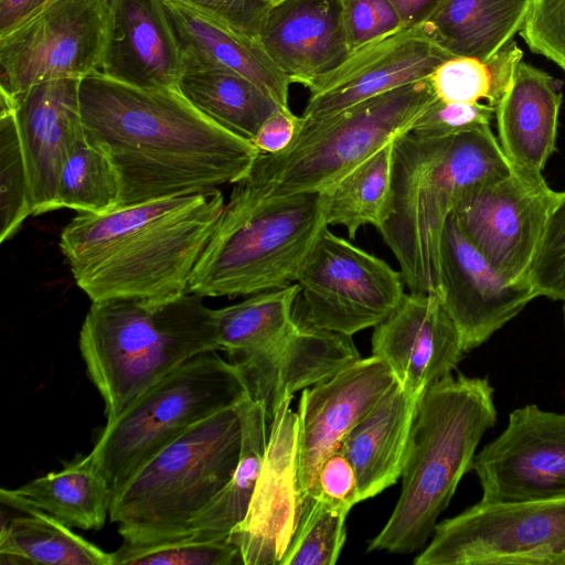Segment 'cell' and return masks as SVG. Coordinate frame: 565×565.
<instances>
[{
	"instance_id": "cell-1",
	"label": "cell",
	"mask_w": 565,
	"mask_h": 565,
	"mask_svg": "<svg viewBox=\"0 0 565 565\" xmlns=\"http://www.w3.org/2000/svg\"><path fill=\"white\" fill-rule=\"evenodd\" d=\"M79 99L86 140L117 171L118 207L236 183L260 153L179 87H139L97 71L81 79Z\"/></svg>"
},
{
	"instance_id": "cell-2",
	"label": "cell",
	"mask_w": 565,
	"mask_h": 565,
	"mask_svg": "<svg viewBox=\"0 0 565 565\" xmlns=\"http://www.w3.org/2000/svg\"><path fill=\"white\" fill-rule=\"evenodd\" d=\"M224 204L212 188L78 213L63 228L60 248L92 301L182 295Z\"/></svg>"
},
{
	"instance_id": "cell-3",
	"label": "cell",
	"mask_w": 565,
	"mask_h": 565,
	"mask_svg": "<svg viewBox=\"0 0 565 565\" xmlns=\"http://www.w3.org/2000/svg\"><path fill=\"white\" fill-rule=\"evenodd\" d=\"M512 171L490 125L446 137L394 139L388 211L377 230L414 292H439L445 223L467 190Z\"/></svg>"
},
{
	"instance_id": "cell-4",
	"label": "cell",
	"mask_w": 565,
	"mask_h": 565,
	"mask_svg": "<svg viewBox=\"0 0 565 565\" xmlns=\"http://www.w3.org/2000/svg\"><path fill=\"white\" fill-rule=\"evenodd\" d=\"M494 390L487 377L449 374L419 396L404 456L402 491L367 551L407 554L433 535L477 447L497 423Z\"/></svg>"
},
{
	"instance_id": "cell-5",
	"label": "cell",
	"mask_w": 565,
	"mask_h": 565,
	"mask_svg": "<svg viewBox=\"0 0 565 565\" xmlns=\"http://www.w3.org/2000/svg\"><path fill=\"white\" fill-rule=\"evenodd\" d=\"M79 350L110 422L185 361L220 350L215 310L192 292L92 301Z\"/></svg>"
},
{
	"instance_id": "cell-6",
	"label": "cell",
	"mask_w": 565,
	"mask_h": 565,
	"mask_svg": "<svg viewBox=\"0 0 565 565\" xmlns=\"http://www.w3.org/2000/svg\"><path fill=\"white\" fill-rule=\"evenodd\" d=\"M326 227L323 192L259 198L234 184L188 292L234 297L289 286Z\"/></svg>"
},
{
	"instance_id": "cell-7",
	"label": "cell",
	"mask_w": 565,
	"mask_h": 565,
	"mask_svg": "<svg viewBox=\"0 0 565 565\" xmlns=\"http://www.w3.org/2000/svg\"><path fill=\"white\" fill-rule=\"evenodd\" d=\"M429 78L382 93L326 119L300 122L290 145L260 152L237 181L259 198L324 192L397 136L436 99Z\"/></svg>"
},
{
	"instance_id": "cell-8",
	"label": "cell",
	"mask_w": 565,
	"mask_h": 565,
	"mask_svg": "<svg viewBox=\"0 0 565 565\" xmlns=\"http://www.w3.org/2000/svg\"><path fill=\"white\" fill-rule=\"evenodd\" d=\"M237 404L190 428L147 461L113 497L109 520L124 541L180 539L230 481L241 456Z\"/></svg>"
},
{
	"instance_id": "cell-9",
	"label": "cell",
	"mask_w": 565,
	"mask_h": 565,
	"mask_svg": "<svg viewBox=\"0 0 565 565\" xmlns=\"http://www.w3.org/2000/svg\"><path fill=\"white\" fill-rule=\"evenodd\" d=\"M247 396L236 367L216 351L202 352L171 371L107 422L92 450L113 497L164 447Z\"/></svg>"
},
{
	"instance_id": "cell-10",
	"label": "cell",
	"mask_w": 565,
	"mask_h": 565,
	"mask_svg": "<svg viewBox=\"0 0 565 565\" xmlns=\"http://www.w3.org/2000/svg\"><path fill=\"white\" fill-rule=\"evenodd\" d=\"M431 536L415 565H565V497L479 501Z\"/></svg>"
},
{
	"instance_id": "cell-11",
	"label": "cell",
	"mask_w": 565,
	"mask_h": 565,
	"mask_svg": "<svg viewBox=\"0 0 565 565\" xmlns=\"http://www.w3.org/2000/svg\"><path fill=\"white\" fill-rule=\"evenodd\" d=\"M294 320L352 337L382 322L399 303L404 279L383 259L326 227L302 263Z\"/></svg>"
},
{
	"instance_id": "cell-12",
	"label": "cell",
	"mask_w": 565,
	"mask_h": 565,
	"mask_svg": "<svg viewBox=\"0 0 565 565\" xmlns=\"http://www.w3.org/2000/svg\"><path fill=\"white\" fill-rule=\"evenodd\" d=\"M106 29L107 0H55L0 38L1 93L99 71Z\"/></svg>"
},
{
	"instance_id": "cell-13",
	"label": "cell",
	"mask_w": 565,
	"mask_h": 565,
	"mask_svg": "<svg viewBox=\"0 0 565 565\" xmlns=\"http://www.w3.org/2000/svg\"><path fill=\"white\" fill-rule=\"evenodd\" d=\"M556 191L513 170L467 190L451 216L466 238L509 284L530 285Z\"/></svg>"
},
{
	"instance_id": "cell-14",
	"label": "cell",
	"mask_w": 565,
	"mask_h": 565,
	"mask_svg": "<svg viewBox=\"0 0 565 565\" xmlns=\"http://www.w3.org/2000/svg\"><path fill=\"white\" fill-rule=\"evenodd\" d=\"M471 470L489 503L565 497V413L527 404L476 454Z\"/></svg>"
},
{
	"instance_id": "cell-15",
	"label": "cell",
	"mask_w": 565,
	"mask_h": 565,
	"mask_svg": "<svg viewBox=\"0 0 565 565\" xmlns=\"http://www.w3.org/2000/svg\"><path fill=\"white\" fill-rule=\"evenodd\" d=\"M449 53L420 24L409 25L352 51L305 87L310 96L300 116L316 121L391 89L427 79Z\"/></svg>"
},
{
	"instance_id": "cell-16",
	"label": "cell",
	"mask_w": 565,
	"mask_h": 565,
	"mask_svg": "<svg viewBox=\"0 0 565 565\" xmlns=\"http://www.w3.org/2000/svg\"><path fill=\"white\" fill-rule=\"evenodd\" d=\"M395 381L385 362L371 355L302 390L296 443V481L301 508L317 494L322 462Z\"/></svg>"
},
{
	"instance_id": "cell-17",
	"label": "cell",
	"mask_w": 565,
	"mask_h": 565,
	"mask_svg": "<svg viewBox=\"0 0 565 565\" xmlns=\"http://www.w3.org/2000/svg\"><path fill=\"white\" fill-rule=\"evenodd\" d=\"M285 399L269 422L268 440L245 518L227 540L244 565H280L301 513L296 481L298 416Z\"/></svg>"
},
{
	"instance_id": "cell-18",
	"label": "cell",
	"mask_w": 565,
	"mask_h": 565,
	"mask_svg": "<svg viewBox=\"0 0 565 565\" xmlns=\"http://www.w3.org/2000/svg\"><path fill=\"white\" fill-rule=\"evenodd\" d=\"M438 296L465 353L480 347L534 298L530 285L507 282L448 216L440 241Z\"/></svg>"
},
{
	"instance_id": "cell-19",
	"label": "cell",
	"mask_w": 565,
	"mask_h": 565,
	"mask_svg": "<svg viewBox=\"0 0 565 565\" xmlns=\"http://www.w3.org/2000/svg\"><path fill=\"white\" fill-rule=\"evenodd\" d=\"M77 77L41 82L11 97L25 162L32 215L55 210L60 175L85 139Z\"/></svg>"
},
{
	"instance_id": "cell-20",
	"label": "cell",
	"mask_w": 565,
	"mask_h": 565,
	"mask_svg": "<svg viewBox=\"0 0 565 565\" xmlns=\"http://www.w3.org/2000/svg\"><path fill=\"white\" fill-rule=\"evenodd\" d=\"M463 353L454 320L433 292L405 294L372 334V355L415 398L451 374Z\"/></svg>"
},
{
	"instance_id": "cell-21",
	"label": "cell",
	"mask_w": 565,
	"mask_h": 565,
	"mask_svg": "<svg viewBox=\"0 0 565 565\" xmlns=\"http://www.w3.org/2000/svg\"><path fill=\"white\" fill-rule=\"evenodd\" d=\"M350 335L298 324L258 351L228 358L249 398L260 403L268 422L279 405L307 387L324 382L360 360Z\"/></svg>"
},
{
	"instance_id": "cell-22",
	"label": "cell",
	"mask_w": 565,
	"mask_h": 565,
	"mask_svg": "<svg viewBox=\"0 0 565 565\" xmlns=\"http://www.w3.org/2000/svg\"><path fill=\"white\" fill-rule=\"evenodd\" d=\"M99 72L139 87H179L181 54L161 0H107Z\"/></svg>"
},
{
	"instance_id": "cell-23",
	"label": "cell",
	"mask_w": 565,
	"mask_h": 565,
	"mask_svg": "<svg viewBox=\"0 0 565 565\" xmlns=\"http://www.w3.org/2000/svg\"><path fill=\"white\" fill-rule=\"evenodd\" d=\"M258 42L291 84L306 86L351 53L344 0H284L271 6Z\"/></svg>"
},
{
	"instance_id": "cell-24",
	"label": "cell",
	"mask_w": 565,
	"mask_h": 565,
	"mask_svg": "<svg viewBox=\"0 0 565 565\" xmlns=\"http://www.w3.org/2000/svg\"><path fill=\"white\" fill-rule=\"evenodd\" d=\"M562 102L555 78L520 62L511 85L494 107L498 141L519 175L545 181L543 170L556 149Z\"/></svg>"
},
{
	"instance_id": "cell-25",
	"label": "cell",
	"mask_w": 565,
	"mask_h": 565,
	"mask_svg": "<svg viewBox=\"0 0 565 565\" xmlns=\"http://www.w3.org/2000/svg\"><path fill=\"white\" fill-rule=\"evenodd\" d=\"M173 30L183 72L222 68L257 84L282 108H289V78L275 65L257 40L175 0H161Z\"/></svg>"
},
{
	"instance_id": "cell-26",
	"label": "cell",
	"mask_w": 565,
	"mask_h": 565,
	"mask_svg": "<svg viewBox=\"0 0 565 565\" xmlns=\"http://www.w3.org/2000/svg\"><path fill=\"white\" fill-rule=\"evenodd\" d=\"M417 401L395 381L343 438L339 448L354 468L361 501L401 478Z\"/></svg>"
},
{
	"instance_id": "cell-27",
	"label": "cell",
	"mask_w": 565,
	"mask_h": 565,
	"mask_svg": "<svg viewBox=\"0 0 565 565\" xmlns=\"http://www.w3.org/2000/svg\"><path fill=\"white\" fill-rule=\"evenodd\" d=\"M0 497L15 511L36 509L70 527L97 531L109 516L113 491L90 452L17 489L2 488Z\"/></svg>"
},
{
	"instance_id": "cell-28",
	"label": "cell",
	"mask_w": 565,
	"mask_h": 565,
	"mask_svg": "<svg viewBox=\"0 0 565 565\" xmlns=\"http://www.w3.org/2000/svg\"><path fill=\"white\" fill-rule=\"evenodd\" d=\"M532 0H440L419 23L451 56L487 62L520 32Z\"/></svg>"
},
{
	"instance_id": "cell-29",
	"label": "cell",
	"mask_w": 565,
	"mask_h": 565,
	"mask_svg": "<svg viewBox=\"0 0 565 565\" xmlns=\"http://www.w3.org/2000/svg\"><path fill=\"white\" fill-rule=\"evenodd\" d=\"M242 447L236 469L224 488L188 523L182 537L227 539L245 518L264 462L268 433L264 406L245 397L237 404Z\"/></svg>"
},
{
	"instance_id": "cell-30",
	"label": "cell",
	"mask_w": 565,
	"mask_h": 565,
	"mask_svg": "<svg viewBox=\"0 0 565 565\" xmlns=\"http://www.w3.org/2000/svg\"><path fill=\"white\" fill-rule=\"evenodd\" d=\"M179 89L207 117L250 142L267 118L287 109L253 81L228 70L185 71Z\"/></svg>"
},
{
	"instance_id": "cell-31",
	"label": "cell",
	"mask_w": 565,
	"mask_h": 565,
	"mask_svg": "<svg viewBox=\"0 0 565 565\" xmlns=\"http://www.w3.org/2000/svg\"><path fill=\"white\" fill-rule=\"evenodd\" d=\"M0 531L1 564L114 565L107 553L49 513L26 509Z\"/></svg>"
},
{
	"instance_id": "cell-32",
	"label": "cell",
	"mask_w": 565,
	"mask_h": 565,
	"mask_svg": "<svg viewBox=\"0 0 565 565\" xmlns=\"http://www.w3.org/2000/svg\"><path fill=\"white\" fill-rule=\"evenodd\" d=\"M394 139L324 191L329 225H342L350 238L364 225L377 230L385 221L392 185Z\"/></svg>"
},
{
	"instance_id": "cell-33",
	"label": "cell",
	"mask_w": 565,
	"mask_h": 565,
	"mask_svg": "<svg viewBox=\"0 0 565 565\" xmlns=\"http://www.w3.org/2000/svg\"><path fill=\"white\" fill-rule=\"evenodd\" d=\"M297 284L250 295L215 310L218 349L228 358L264 349L284 337L295 324Z\"/></svg>"
},
{
	"instance_id": "cell-34",
	"label": "cell",
	"mask_w": 565,
	"mask_h": 565,
	"mask_svg": "<svg viewBox=\"0 0 565 565\" xmlns=\"http://www.w3.org/2000/svg\"><path fill=\"white\" fill-rule=\"evenodd\" d=\"M523 52L511 41L489 61L451 56L430 75L436 97L444 102L495 107L511 85Z\"/></svg>"
},
{
	"instance_id": "cell-35",
	"label": "cell",
	"mask_w": 565,
	"mask_h": 565,
	"mask_svg": "<svg viewBox=\"0 0 565 565\" xmlns=\"http://www.w3.org/2000/svg\"><path fill=\"white\" fill-rule=\"evenodd\" d=\"M120 182L109 158L86 138L73 150L60 175L55 210L103 214L119 206Z\"/></svg>"
},
{
	"instance_id": "cell-36",
	"label": "cell",
	"mask_w": 565,
	"mask_h": 565,
	"mask_svg": "<svg viewBox=\"0 0 565 565\" xmlns=\"http://www.w3.org/2000/svg\"><path fill=\"white\" fill-rule=\"evenodd\" d=\"M349 510L317 495L305 502L280 565H333L347 537Z\"/></svg>"
},
{
	"instance_id": "cell-37",
	"label": "cell",
	"mask_w": 565,
	"mask_h": 565,
	"mask_svg": "<svg viewBox=\"0 0 565 565\" xmlns=\"http://www.w3.org/2000/svg\"><path fill=\"white\" fill-rule=\"evenodd\" d=\"M32 215L29 179L13 105L0 111V242L11 238Z\"/></svg>"
},
{
	"instance_id": "cell-38",
	"label": "cell",
	"mask_w": 565,
	"mask_h": 565,
	"mask_svg": "<svg viewBox=\"0 0 565 565\" xmlns=\"http://www.w3.org/2000/svg\"><path fill=\"white\" fill-rule=\"evenodd\" d=\"M114 565H233L243 564L239 550L227 539L192 536L147 543H124L113 552Z\"/></svg>"
},
{
	"instance_id": "cell-39",
	"label": "cell",
	"mask_w": 565,
	"mask_h": 565,
	"mask_svg": "<svg viewBox=\"0 0 565 565\" xmlns=\"http://www.w3.org/2000/svg\"><path fill=\"white\" fill-rule=\"evenodd\" d=\"M529 282L536 297L565 302V191L555 194Z\"/></svg>"
},
{
	"instance_id": "cell-40",
	"label": "cell",
	"mask_w": 565,
	"mask_h": 565,
	"mask_svg": "<svg viewBox=\"0 0 565 565\" xmlns=\"http://www.w3.org/2000/svg\"><path fill=\"white\" fill-rule=\"evenodd\" d=\"M519 33L533 53L565 73V0H532Z\"/></svg>"
},
{
	"instance_id": "cell-41",
	"label": "cell",
	"mask_w": 565,
	"mask_h": 565,
	"mask_svg": "<svg viewBox=\"0 0 565 565\" xmlns=\"http://www.w3.org/2000/svg\"><path fill=\"white\" fill-rule=\"evenodd\" d=\"M493 117L494 108L483 103H451L436 98L409 131L419 137H446L490 125Z\"/></svg>"
},
{
	"instance_id": "cell-42",
	"label": "cell",
	"mask_w": 565,
	"mask_h": 565,
	"mask_svg": "<svg viewBox=\"0 0 565 565\" xmlns=\"http://www.w3.org/2000/svg\"><path fill=\"white\" fill-rule=\"evenodd\" d=\"M344 25L351 52L405 28L388 0H344Z\"/></svg>"
},
{
	"instance_id": "cell-43",
	"label": "cell",
	"mask_w": 565,
	"mask_h": 565,
	"mask_svg": "<svg viewBox=\"0 0 565 565\" xmlns=\"http://www.w3.org/2000/svg\"><path fill=\"white\" fill-rule=\"evenodd\" d=\"M230 29L257 40L270 8L266 0H175Z\"/></svg>"
},
{
	"instance_id": "cell-44",
	"label": "cell",
	"mask_w": 565,
	"mask_h": 565,
	"mask_svg": "<svg viewBox=\"0 0 565 565\" xmlns=\"http://www.w3.org/2000/svg\"><path fill=\"white\" fill-rule=\"evenodd\" d=\"M317 495L349 511L361 502L354 468L340 448L329 455L319 469Z\"/></svg>"
},
{
	"instance_id": "cell-45",
	"label": "cell",
	"mask_w": 565,
	"mask_h": 565,
	"mask_svg": "<svg viewBox=\"0 0 565 565\" xmlns=\"http://www.w3.org/2000/svg\"><path fill=\"white\" fill-rule=\"evenodd\" d=\"M300 122L290 109H279L259 128L252 143L263 153H276L286 149L294 139Z\"/></svg>"
},
{
	"instance_id": "cell-46",
	"label": "cell",
	"mask_w": 565,
	"mask_h": 565,
	"mask_svg": "<svg viewBox=\"0 0 565 565\" xmlns=\"http://www.w3.org/2000/svg\"><path fill=\"white\" fill-rule=\"evenodd\" d=\"M55 0H0V38L19 28Z\"/></svg>"
},
{
	"instance_id": "cell-47",
	"label": "cell",
	"mask_w": 565,
	"mask_h": 565,
	"mask_svg": "<svg viewBox=\"0 0 565 565\" xmlns=\"http://www.w3.org/2000/svg\"><path fill=\"white\" fill-rule=\"evenodd\" d=\"M405 26L419 24L440 0H388Z\"/></svg>"
},
{
	"instance_id": "cell-48",
	"label": "cell",
	"mask_w": 565,
	"mask_h": 565,
	"mask_svg": "<svg viewBox=\"0 0 565 565\" xmlns=\"http://www.w3.org/2000/svg\"><path fill=\"white\" fill-rule=\"evenodd\" d=\"M266 1H267V2L269 3V6L271 7V6H275V4H278V3L282 2L284 0H266Z\"/></svg>"
},
{
	"instance_id": "cell-49",
	"label": "cell",
	"mask_w": 565,
	"mask_h": 565,
	"mask_svg": "<svg viewBox=\"0 0 565 565\" xmlns=\"http://www.w3.org/2000/svg\"><path fill=\"white\" fill-rule=\"evenodd\" d=\"M563 312H564V321H565V302H564V307H563Z\"/></svg>"
}]
</instances>
